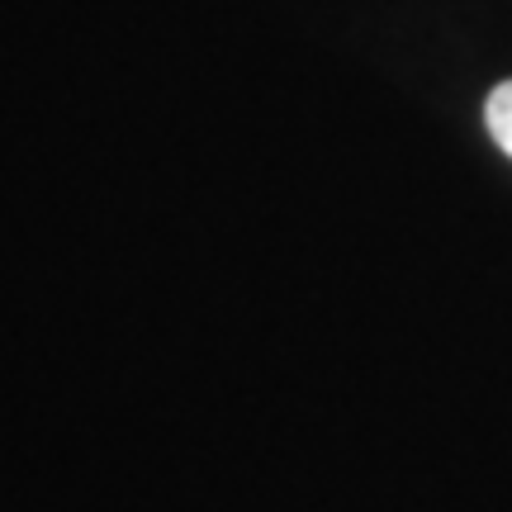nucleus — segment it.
<instances>
[{
    "mask_svg": "<svg viewBox=\"0 0 512 512\" xmlns=\"http://www.w3.org/2000/svg\"><path fill=\"white\" fill-rule=\"evenodd\" d=\"M484 124H489V133H494V143L512 157V81L494 86L489 105H484Z\"/></svg>",
    "mask_w": 512,
    "mask_h": 512,
    "instance_id": "f257e3e1",
    "label": "nucleus"
}]
</instances>
